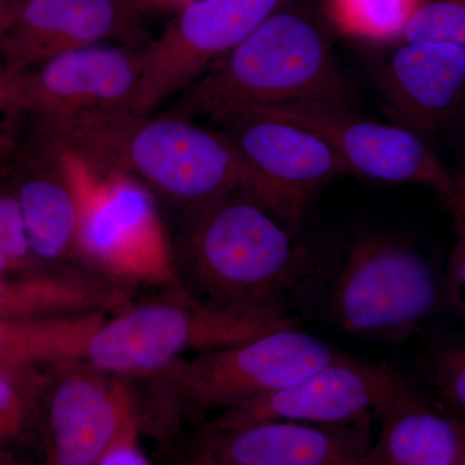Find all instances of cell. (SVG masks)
Listing matches in <instances>:
<instances>
[{"mask_svg":"<svg viewBox=\"0 0 465 465\" xmlns=\"http://www.w3.org/2000/svg\"><path fill=\"white\" fill-rule=\"evenodd\" d=\"M293 324L289 312L211 307L170 287L157 299L100 318L76 360L124 381H148L191 351L231 347Z\"/></svg>","mask_w":465,"mask_h":465,"instance_id":"5","label":"cell"},{"mask_svg":"<svg viewBox=\"0 0 465 465\" xmlns=\"http://www.w3.org/2000/svg\"><path fill=\"white\" fill-rule=\"evenodd\" d=\"M45 366L0 362V445L12 454L41 433Z\"/></svg>","mask_w":465,"mask_h":465,"instance_id":"21","label":"cell"},{"mask_svg":"<svg viewBox=\"0 0 465 465\" xmlns=\"http://www.w3.org/2000/svg\"><path fill=\"white\" fill-rule=\"evenodd\" d=\"M451 215L465 217V176H458L454 191L442 197Z\"/></svg>","mask_w":465,"mask_h":465,"instance_id":"27","label":"cell"},{"mask_svg":"<svg viewBox=\"0 0 465 465\" xmlns=\"http://www.w3.org/2000/svg\"><path fill=\"white\" fill-rule=\"evenodd\" d=\"M43 264L34 253L16 193L7 183L0 195V277L29 273Z\"/></svg>","mask_w":465,"mask_h":465,"instance_id":"22","label":"cell"},{"mask_svg":"<svg viewBox=\"0 0 465 465\" xmlns=\"http://www.w3.org/2000/svg\"><path fill=\"white\" fill-rule=\"evenodd\" d=\"M460 418L442 414L420 394L391 406L365 455V465H458Z\"/></svg>","mask_w":465,"mask_h":465,"instance_id":"19","label":"cell"},{"mask_svg":"<svg viewBox=\"0 0 465 465\" xmlns=\"http://www.w3.org/2000/svg\"><path fill=\"white\" fill-rule=\"evenodd\" d=\"M302 103L351 108L358 94L326 30L292 2L180 92L168 114L215 124L241 110Z\"/></svg>","mask_w":465,"mask_h":465,"instance_id":"3","label":"cell"},{"mask_svg":"<svg viewBox=\"0 0 465 465\" xmlns=\"http://www.w3.org/2000/svg\"><path fill=\"white\" fill-rule=\"evenodd\" d=\"M454 219L455 243L448 262L445 278L446 300L455 311L465 317V217Z\"/></svg>","mask_w":465,"mask_h":465,"instance_id":"26","label":"cell"},{"mask_svg":"<svg viewBox=\"0 0 465 465\" xmlns=\"http://www.w3.org/2000/svg\"><path fill=\"white\" fill-rule=\"evenodd\" d=\"M30 0H0V30L7 27Z\"/></svg>","mask_w":465,"mask_h":465,"instance_id":"28","label":"cell"},{"mask_svg":"<svg viewBox=\"0 0 465 465\" xmlns=\"http://www.w3.org/2000/svg\"><path fill=\"white\" fill-rule=\"evenodd\" d=\"M133 289L78 264H43L0 277V320L115 314L133 304Z\"/></svg>","mask_w":465,"mask_h":465,"instance_id":"18","label":"cell"},{"mask_svg":"<svg viewBox=\"0 0 465 465\" xmlns=\"http://www.w3.org/2000/svg\"><path fill=\"white\" fill-rule=\"evenodd\" d=\"M430 0H323L330 27L365 45H394L410 21Z\"/></svg>","mask_w":465,"mask_h":465,"instance_id":"20","label":"cell"},{"mask_svg":"<svg viewBox=\"0 0 465 465\" xmlns=\"http://www.w3.org/2000/svg\"><path fill=\"white\" fill-rule=\"evenodd\" d=\"M264 110L313 131L329 143L351 176L387 183H418L440 198L454 191V176L420 134L400 124L363 118L347 106L302 103L252 108ZM247 110V109H246Z\"/></svg>","mask_w":465,"mask_h":465,"instance_id":"12","label":"cell"},{"mask_svg":"<svg viewBox=\"0 0 465 465\" xmlns=\"http://www.w3.org/2000/svg\"><path fill=\"white\" fill-rule=\"evenodd\" d=\"M173 465H182V464H179V463H173Z\"/></svg>","mask_w":465,"mask_h":465,"instance_id":"33","label":"cell"},{"mask_svg":"<svg viewBox=\"0 0 465 465\" xmlns=\"http://www.w3.org/2000/svg\"><path fill=\"white\" fill-rule=\"evenodd\" d=\"M316 283L327 316L342 332L390 344L424 331L446 300L445 278L420 251L369 229L348 238Z\"/></svg>","mask_w":465,"mask_h":465,"instance_id":"4","label":"cell"},{"mask_svg":"<svg viewBox=\"0 0 465 465\" xmlns=\"http://www.w3.org/2000/svg\"><path fill=\"white\" fill-rule=\"evenodd\" d=\"M415 394L396 367L344 353L284 390L220 412L203 427L225 430L265 421L351 427L381 419Z\"/></svg>","mask_w":465,"mask_h":465,"instance_id":"9","label":"cell"},{"mask_svg":"<svg viewBox=\"0 0 465 465\" xmlns=\"http://www.w3.org/2000/svg\"><path fill=\"white\" fill-rule=\"evenodd\" d=\"M97 173H122L183 207L243 191L275 213L273 193L223 131L192 119L113 113L33 128Z\"/></svg>","mask_w":465,"mask_h":465,"instance_id":"2","label":"cell"},{"mask_svg":"<svg viewBox=\"0 0 465 465\" xmlns=\"http://www.w3.org/2000/svg\"><path fill=\"white\" fill-rule=\"evenodd\" d=\"M143 427L145 416L139 409L96 465H153L140 442Z\"/></svg>","mask_w":465,"mask_h":465,"instance_id":"25","label":"cell"},{"mask_svg":"<svg viewBox=\"0 0 465 465\" xmlns=\"http://www.w3.org/2000/svg\"><path fill=\"white\" fill-rule=\"evenodd\" d=\"M143 47L92 45L47 58L17 74L0 75L7 124L32 128L133 112L143 72Z\"/></svg>","mask_w":465,"mask_h":465,"instance_id":"7","label":"cell"},{"mask_svg":"<svg viewBox=\"0 0 465 465\" xmlns=\"http://www.w3.org/2000/svg\"><path fill=\"white\" fill-rule=\"evenodd\" d=\"M88 168L76 264L131 289L179 287L157 195L134 177Z\"/></svg>","mask_w":465,"mask_h":465,"instance_id":"8","label":"cell"},{"mask_svg":"<svg viewBox=\"0 0 465 465\" xmlns=\"http://www.w3.org/2000/svg\"><path fill=\"white\" fill-rule=\"evenodd\" d=\"M136 0H30L0 30V75H12L64 52L122 43L145 47Z\"/></svg>","mask_w":465,"mask_h":465,"instance_id":"14","label":"cell"},{"mask_svg":"<svg viewBox=\"0 0 465 465\" xmlns=\"http://www.w3.org/2000/svg\"><path fill=\"white\" fill-rule=\"evenodd\" d=\"M33 134V133H32ZM18 150L11 183L34 253L47 264H76L88 168L72 150L33 134Z\"/></svg>","mask_w":465,"mask_h":465,"instance_id":"15","label":"cell"},{"mask_svg":"<svg viewBox=\"0 0 465 465\" xmlns=\"http://www.w3.org/2000/svg\"><path fill=\"white\" fill-rule=\"evenodd\" d=\"M177 282L202 304L284 311L312 290L320 260L273 211L250 193H229L183 211L173 243Z\"/></svg>","mask_w":465,"mask_h":465,"instance_id":"1","label":"cell"},{"mask_svg":"<svg viewBox=\"0 0 465 465\" xmlns=\"http://www.w3.org/2000/svg\"><path fill=\"white\" fill-rule=\"evenodd\" d=\"M265 421L216 430L202 427L189 448L224 465H365L363 427Z\"/></svg>","mask_w":465,"mask_h":465,"instance_id":"17","label":"cell"},{"mask_svg":"<svg viewBox=\"0 0 465 465\" xmlns=\"http://www.w3.org/2000/svg\"><path fill=\"white\" fill-rule=\"evenodd\" d=\"M401 41L449 43L465 51V0H430L416 12Z\"/></svg>","mask_w":465,"mask_h":465,"instance_id":"23","label":"cell"},{"mask_svg":"<svg viewBox=\"0 0 465 465\" xmlns=\"http://www.w3.org/2000/svg\"><path fill=\"white\" fill-rule=\"evenodd\" d=\"M2 465H20L16 461V458L12 455L2 454Z\"/></svg>","mask_w":465,"mask_h":465,"instance_id":"32","label":"cell"},{"mask_svg":"<svg viewBox=\"0 0 465 465\" xmlns=\"http://www.w3.org/2000/svg\"><path fill=\"white\" fill-rule=\"evenodd\" d=\"M376 67L385 106L400 125L434 134L465 100V51L449 43L401 41Z\"/></svg>","mask_w":465,"mask_h":465,"instance_id":"16","label":"cell"},{"mask_svg":"<svg viewBox=\"0 0 465 465\" xmlns=\"http://www.w3.org/2000/svg\"><path fill=\"white\" fill-rule=\"evenodd\" d=\"M145 11L150 8H173L182 9L183 5H188L192 0H136Z\"/></svg>","mask_w":465,"mask_h":465,"instance_id":"30","label":"cell"},{"mask_svg":"<svg viewBox=\"0 0 465 465\" xmlns=\"http://www.w3.org/2000/svg\"><path fill=\"white\" fill-rule=\"evenodd\" d=\"M295 0H192L163 34L143 47V72L133 112L155 109Z\"/></svg>","mask_w":465,"mask_h":465,"instance_id":"10","label":"cell"},{"mask_svg":"<svg viewBox=\"0 0 465 465\" xmlns=\"http://www.w3.org/2000/svg\"><path fill=\"white\" fill-rule=\"evenodd\" d=\"M298 324L182 358L148 381L157 391L158 420L220 414L284 390L342 356Z\"/></svg>","mask_w":465,"mask_h":465,"instance_id":"6","label":"cell"},{"mask_svg":"<svg viewBox=\"0 0 465 465\" xmlns=\"http://www.w3.org/2000/svg\"><path fill=\"white\" fill-rule=\"evenodd\" d=\"M425 372L440 396L465 415V341L434 342Z\"/></svg>","mask_w":465,"mask_h":465,"instance_id":"24","label":"cell"},{"mask_svg":"<svg viewBox=\"0 0 465 465\" xmlns=\"http://www.w3.org/2000/svg\"><path fill=\"white\" fill-rule=\"evenodd\" d=\"M273 193L275 213L302 232L318 189L351 170L313 131L260 109L241 110L215 122Z\"/></svg>","mask_w":465,"mask_h":465,"instance_id":"13","label":"cell"},{"mask_svg":"<svg viewBox=\"0 0 465 465\" xmlns=\"http://www.w3.org/2000/svg\"><path fill=\"white\" fill-rule=\"evenodd\" d=\"M461 430H463V448H461L460 458H459L458 465H465V419H461Z\"/></svg>","mask_w":465,"mask_h":465,"instance_id":"31","label":"cell"},{"mask_svg":"<svg viewBox=\"0 0 465 465\" xmlns=\"http://www.w3.org/2000/svg\"><path fill=\"white\" fill-rule=\"evenodd\" d=\"M42 366L41 465H96L139 411L134 391L84 361Z\"/></svg>","mask_w":465,"mask_h":465,"instance_id":"11","label":"cell"},{"mask_svg":"<svg viewBox=\"0 0 465 465\" xmlns=\"http://www.w3.org/2000/svg\"><path fill=\"white\" fill-rule=\"evenodd\" d=\"M174 461L182 465H224L191 448H186L183 452L177 454Z\"/></svg>","mask_w":465,"mask_h":465,"instance_id":"29","label":"cell"}]
</instances>
